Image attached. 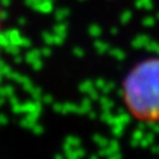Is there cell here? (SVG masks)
Here are the masks:
<instances>
[{
	"mask_svg": "<svg viewBox=\"0 0 159 159\" xmlns=\"http://www.w3.org/2000/svg\"><path fill=\"white\" fill-rule=\"evenodd\" d=\"M123 99L134 118L159 122V60L141 62L127 74Z\"/></svg>",
	"mask_w": 159,
	"mask_h": 159,
	"instance_id": "6da1fadb",
	"label": "cell"
},
{
	"mask_svg": "<svg viewBox=\"0 0 159 159\" xmlns=\"http://www.w3.org/2000/svg\"><path fill=\"white\" fill-rule=\"evenodd\" d=\"M0 29H2V8H0Z\"/></svg>",
	"mask_w": 159,
	"mask_h": 159,
	"instance_id": "7a4b0ae2",
	"label": "cell"
}]
</instances>
